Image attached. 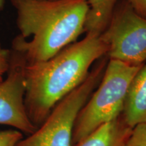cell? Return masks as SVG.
<instances>
[{"label":"cell","mask_w":146,"mask_h":146,"mask_svg":"<svg viewBox=\"0 0 146 146\" xmlns=\"http://www.w3.org/2000/svg\"><path fill=\"white\" fill-rule=\"evenodd\" d=\"M122 116L132 129L138 124L146 123V63L129 85Z\"/></svg>","instance_id":"52a82bcc"},{"label":"cell","mask_w":146,"mask_h":146,"mask_svg":"<svg viewBox=\"0 0 146 146\" xmlns=\"http://www.w3.org/2000/svg\"><path fill=\"white\" fill-rule=\"evenodd\" d=\"M20 35L13 50L26 64L45 61L85 31L87 0H11Z\"/></svg>","instance_id":"7a4b0ae2"},{"label":"cell","mask_w":146,"mask_h":146,"mask_svg":"<svg viewBox=\"0 0 146 146\" xmlns=\"http://www.w3.org/2000/svg\"><path fill=\"white\" fill-rule=\"evenodd\" d=\"M125 146H146V123L133 128Z\"/></svg>","instance_id":"30bf717a"},{"label":"cell","mask_w":146,"mask_h":146,"mask_svg":"<svg viewBox=\"0 0 146 146\" xmlns=\"http://www.w3.org/2000/svg\"><path fill=\"white\" fill-rule=\"evenodd\" d=\"M23 137V133L16 129L0 131V146H16Z\"/></svg>","instance_id":"8fae6325"},{"label":"cell","mask_w":146,"mask_h":146,"mask_svg":"<svg viewBox=\"0 0 146 146\" xmlns=\"http://www.w3.org/2000/svg\"><path fill=\"white\" fill-rule=\"evenodd\" d=\"M139 15L146 18V0H127Z\"/></svg>","instance_id":"4fadbf2b"},{"label":"cell","mask_w":146,"mask_h":146,"mask_svg":"<svg viewBox=\"0 0 146 146\" xmlns=\"http://www.w3.org/2000/svg\"><path fill=\"white\" fill-rule=\"evenodd\" d=\"M132 128L125 123L122 114L100 126L74 146H125Z\"/></svg>","instance_id":"ba28073f"},{"label":"cell","mask_w":146,"mask_h":146,"mask_svg":"<svg viewBox=\"0 0 146 146\" xmlns=\"http://www.w3.org/2000/svg\"><path fill=\"white\" fill-rule=\"evenodd\" d=\"M89 12L85 25V32L102 34L108 25L118 0H87Z\"/></svg>","instance_id":"9c48e42d"},{"label":"cell","mask_w":146,"mask_h":146,"mask_svg":"<svg viewBox=\"0 0 146 146\" xmlns=\"http://www.w3.org/2000/svg\"><path fill=\"white\" fill-rule=\"evenodd\" d=\"M3 50V49H2V47H1V44H0V52H1V51H2Z\"/></svg>","instance_id":"9a60e30c"},{"label":"cell","mask_w":146,"mask_h":146,"mask_svg":"<svg viewBox=\"0 0 146 146\" xmlns=\"http://www.w3.org/2000/svg\"><path fill=\"white\" fill-rule=\"evenodd\" d=\"M108 51L102 34L87 32L83 39L68 45L50 59L25 64V106L36 127L60 100L83 83L92 65Z\"/></svg>","instance_id":"6da1fadb"},{"label":"cell","mask_w":146,"mask_h":146,"mask_svg":"<svg viewBox=\"0 0 146 146\" xmlns=\"http://www.w3.org/2000/svg\"><path fill=\"white\" fill-rule=\"evenodd\" d=\"M102 36L108 46L110 59L133 66L145 63L146 18L139 15L127 1L114 8Z\"/></svg>","instance_id":"5b68a950"},{"label":"cell","mask_w":146,"mask_h":146,"mask_svg":"<svg viewBox=\"0 0 146 146\" xmlns=\"http://www.w3.org/2000/svg\"><path fill=\"white\" fill-rule=\"evenodd\" d=\"M5 0H0V12L3 9V7H4Z\"/></svg>","instance_id":"5bb4252c"},{"label":"cell","mask_w":146,"mask_h":146,"mask_svg":"<svg viewBox=\"0 0 146 146\" xmlns=\"http://www.w3.org/2000/svg\"><path fill=\"white\" fill-rule=\"evenodd\" d=\"M108 60L102 58L84 81L55 106L43 123L16 146H72L78 112L100 83Z\"/></svg>","instance_id":"277c9868"},{"label":"cell","mask_w":146,"mask_h":146,"mask_svg":"<svg viewBox=\"0 0 146 146\" xmlns=\"http://www.w3.org/2000/svg\"><path fill=\"white\" fill-rule=\"evenodd\" d=\"M142 66L110 59L99 85L78 112L73 129L72 144L122 114L129 85Z\"/></svg>","instance_id":"3957f363"},{"label":"cell","mask_w":146,"mask_h":146,"mask_svg":"<svg viewBox=\"0 0 146 146\" xmlns=\"http://www.w3.org/2000/svg\"><path fill=\"white\" fill-rule=\"evenodd\" d=\"M10 66V54L8 50L0 52V83L3 81V76L8 72Z\"/></svg>","instance_id":"7c38bea8"},{"label":"cell","mask_w":146,"mask_h":146,"mask_svg":"<svg viewBox=\"0 0 146 146\" xmlns=\"http://www.w3.org/2000/svg\"><path fill=\"white\" fill-rule=\"evenodd\" d=\"M25 64L23 56L13 50L8 76L0 83V125L29 135L37 127L29 118L25 106Z\"/></svg>","instance_id":"8992f818"}]
</instances>
